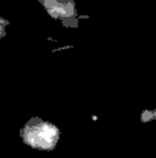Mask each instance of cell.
Masks as SVG:
<instances>
[{
  "mask_svg": "<svg viewBox=\"0 0 156 158\" xmlns=\"http://www.w3.org/2000/svg\"><path fill=\"white\" fill-rule=\"evenodd\" d=\"M3 25H6V23H5L3 20H0V35L3 34Z\"/></svg>",
  "mask_w": 156,
  "mask_h": 158,
  "instance_id": "cell-1",
  "label": "cell"
}]
</instances>
